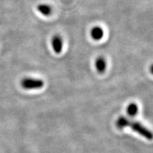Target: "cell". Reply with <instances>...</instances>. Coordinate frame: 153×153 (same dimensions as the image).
Instances as JSON below:
<instances>
[{"label": "cell", "instance_id": "cell-1", "mask_svg": "<svg viewBox=\"0 0 153 153\" xmlns=\"http://www.w3.org/2000/svg\"><path fill=\"white\" fill-rule=\"evenodd\" d=\"M22 88L26 90L41 89L44 86V82L42 79H34L30 77H25L21 81Z\"/></svg>", "mask_w": 153, "mask_h": 153}, {"label": "cell", "instance_id": "cell-2", "mask_svg": "<svg viewBox=\"0 0 153 153\" xmlns=\"http://www.w3.org/2000/svg\"><path fill=\"white\" fill-rule=\"evenodd\" d=\"M129 126L134 131L136 132V133L140 134V135H142L143 137H145L146 139L150 140L153 139V133L152 132H151L150 130L146 128L144 126H143L142 124L139 123V122L131 121V123H130Z\"/></svg>", "mask_w": 153, "mask_h": 153}, {"label": "cell", "instance_id": "cell-3", "mask_svg": "<svg viewBox=\"0 0 153 153\" xmlns=\"http://www.w3.org/2000/svg\"><path fill=\"white\" fill-rule=\"evenodd\" d=\"M51 44H52L53 51L56 54H60L62 52L63 48V41L60 36L55 35L53 36L52 38Z\"/></svg>", "mask_w": 153, "mask_h": 153}, {"label": "cell", "instance_id": "cell-4", "mask_svg": "<svg viewBox=\"0 0 153 153\" xmlns=\"http://www.w3.org/2000/svg\"><path fill=\"white\" fill-rule=\"evenodd\" d=\"M95 68L99 74H103L106 70V61L102 56H99L95 60Z\"/></svg>", "mask_w": 153, "mask_h": 153}, {"label": "cell", "instance_id": "cell-5", "mask_svg": "<svg viewBox=\"0 0 153 153\" xmlns=\"http://www.w3.org/2000/svg\"><path fill=\"white\" fill-rule=\"evenodd\" d=\"M90 35L94 41H100L104 37V31L100 26H94L90 31Z\"/></svg>", "mask_w": 153, "mask_h": 153}, {"label": "cell", "instance_id": "cell-6", "mask_svg": "<svg viewBox=\"0 0 153 153\" xmlns=\"http://www.w3.org/2000/svg\"><path fill=\"white\" fill-rule=\"evenodd\" d=\"M37 10L38 12L41 13L42 15L45 16H48L52 14V7L49 4H40L37 6Z\"/></svg>", "mask_w": 153, "mask_h": 153}, {"label": "cell", "instance_id": "cell-7", "mask_svg": "<svg viewBox=\"0 0 153 153\" xmlns=\"http://www.w3.org/2000/svg\"><path fill=\"white\" fill-rule=\"evenodd\" d=\"M130 123H131V120H129V119L124 117V116H120V117L117 119V120H116V127H117L118 129L121 130L124 128L129 126Z\"/></svg>", "mask_w": 153, "mask_h": 153}, {"label": "cell", "instance_id": "cell-8", "mask_svg": "<svg viewBox=\"0 0 153 153\" xmlns=\"http://www.w3.org/2000/svg\"><path fill=\"white\" fill-rule=\"evenodd\" d=\"M138 112V106L135 103H131L127 107V114L131 117L136 116Z\"/></svg>", "mask_w": 153, "mask_h": 153}, {"label": "cell", "instance_id": "cell-9", "mask_svg": "<svg viewBox=\"0 0 153 153\" xmlns=\"http://www.w3.org/2000/svg\"><path fill=\"white\" fill-rule=\"evenodd\" d=\"M150 72L153 74V64L152 65L150 66Z\"/></svg>", "mask_w": 153, "mask_h": 153}]
</instances>
